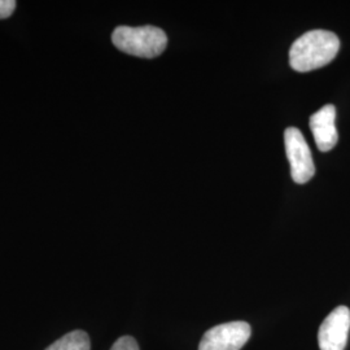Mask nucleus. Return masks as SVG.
Returning <instances> with one entry per match:
<instances>
[{"mask_svg": "<svg viewBox=\"0 0 350 350\" xmlns=\"http://www.w3.org/2000/svg\"><path fill=\"white\" fill-rule=\"evenodd\" d=\"M250 334V325L243 321L215 325L205 332L199 350H240L248 342Z\"/></svg>", "mask_w": 350, "mask_h": 350, "instance_id": "20e7f679", "label": "nucleus"}, {"mask_svg": "<svg viewBox=\"0 0 350 350\" xmlns=\"http://www.w3.org/2000/svg\"><path fill=\"white\" fill-rule=\"evenodd\" d=\"M350 329V310L338 306L329 314L319 328L318 342L321 350H344Z\"/></svg>", "mask_w": 350, "mask_h": 350, "instance_id": "39448f33", "label": "nucleus"}, {"mask_svg": "<svg viewBox=\"0 0 350 350\" xmlns=\"http://www.w3.org/2000/svg\"><path fill=\"white\" fill-rule=\"evenodd\" d=\"M112 42L118 50L125 53L153 59L166 49L167 37L163 30L156 26H118L113 31Z\"/></svg>", "mask_w": 350, "mask_h": 350, "instance_id": "f03ea898", "label": "nucleus"}, {"mask_svg": "<svg viewBox=\"0 0 350 350\" xmlns=\"http://www.w3.org/2000/svg\"><path fill=\"white\" fill-rule=\"evenodd\" d=\"M16 8V1L13 0H0V20L8 18Z\"/></svg>", "mask_w": 350, "mask_h": 350, "instance_id": "1a4fd4ad", "label": "nucleus"}, {"mask_svg": "<svg viewBox=\"0 0 350 350\" xmlns=\"http://www.w3.org/2000/svg\"><path fill=\"white\" fill-rule=\"evenodd\" d=\"M336 109L334 105H325L310 117V129L318 150L328 152L338 144Z\"/></svg>", "mask_w": 350, "mask_h": 350, "instance_id": "423d86ee", "label": "nucleus"}, {"mask_svg": "<svg viewBox=\"0 0 350 350\" xmlns=\"http://www.w3.org/2000/svg\"><path fill=\"white\" fill-rule=\"evenodd\" d=\"M340 49L338 36L327 30H313L301 36L289 50L291 66L301 73L331 63Z\"/></svg>", "mask_w": 350, "mask_h": 350, "instance_id": "f257e3e1", "label": "nucleus"}, {"mask_svg": "<svg viewBox=\"0 0 350 350\" xmlns=\"http://www.w3.org/2000/svg\"><path fill=\"white\" fill-rule=\"evenodd\" d=\"M111 350H140L137 340L131 336H122L112 345Z\"/></svg>", "mask_w": 350, "mask_h": 350, "instance_id": "6e6552de", "label": "nucleus"}, {"mask_svg": "<svg viewBox=\"0 0 350 350\" xmlns=\"http://www.w3.org/2000/svg\"><path fill=\"white\" fill-rule=\"evenodd\" d=\"M284 143L293 180L299 185L308 183L315 174V166L312 152L302 133L296 127H288L284 133Z\"/></svg>", "mask_w": 350, "mask_h": 350, "instance_id": "7ed1b4c3", "label": "nucleus"}, {"mask_svg": "<svg viewBox=\"0 0 350 350\" xmlns=\"http://www.w3.org/2000/svg\"><path fill=\"white\" fill-rule=\"evenodd\" d=\"M46 350H91V341L85 331L75 329L55 341Z\"/></svg>", "mask_w": 350, "mask_h": 350, "instance_id": "0eeeda50", "label": "nucleus"}]
</instances>
